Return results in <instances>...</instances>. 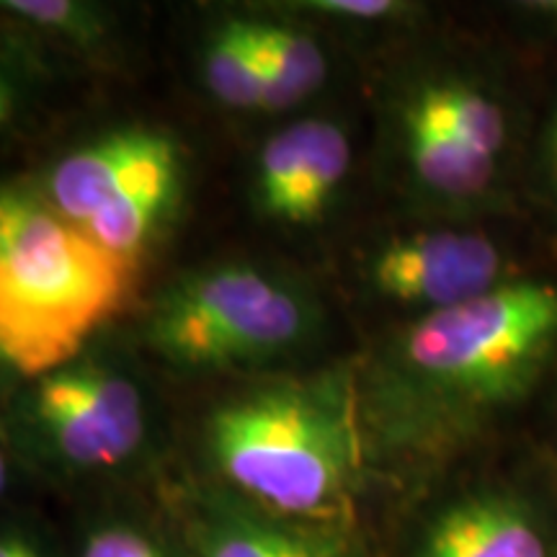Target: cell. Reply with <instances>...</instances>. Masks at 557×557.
Returning a JSON list of instances; mask_svg holds the SVG:
<instances>
[{"mask_svg": "<svg viewBox=\"0 0 557 557\" xmlns=\"http://www.w3.org/2000/svg\"><path fill=\"white\" fill-rule=\"evenodd\" d=\"M220 475L274 517L323 524L344 508L359 431L344 382H284L222 406L207 429Z\"/></svg>", "mask_w": 557, "mask_h": 557, "instance_id": "cell-2", "label": "cell"}, {"mask_svg": "<svg viewBox=\"0 0 557 557\" xmlns=\"http://www.w3.org/2000/svg\"><path fill=\"white\" fill-rule=\"evenodd\" d=\"M416 99L480 156L498 158L506 143V120L498 103L487 99L483 90L468 83L442 81L423 86Z\"/></svg>", "mask_w": 557, "mask_h": 557, "instance_id": "cell-14", "label": "cell"}, {"mask_svg": "<svg viewBox=\"0 0 557 557\" xmlns=\"http://www.w3.org/2000/svg\"><path fill=\"white\" fill-rule=\"evenodd\" d=\"M312 129H315V120L295 122L263 145L259 171H256V197L269 218H282V209L295 189L305 156H308Z\"/></svg>", "mask_w": 557, "mask_h": 557, "instance_id": "cell-15", "label": "cell"}, {"mask_svg": "<svg viewBox=\"0 0 557 557\" xmlns=\"http://www.w3.org/2000/svg\"><path fill=\"white\" fill-rule=\"evenodd\" d=\"M81 557H169L139 529L124 524L99 527L83 542Z\"/></svg>", "mask_w": 557, "mask_h": 557, "instance_id": "cell-17", "label": "cell"}, {"mask_svg": "<svg viewBox=\"0 0 557 557\" xmlns=\"http://www.w3.org/2000/svg\"><path fill=\"white\" fill-rule=\"evenodd\" d=\"M178 176L181 152L169 135L122 129L62 158L47 178L45 199L62 218L86 227L158 181Z\"/></svg>", "mask_w": 557, "mask_h": 557, "instance_id": "cell-7", "label": "cell"}, {"mask_svg": "<svg viewBox=\"0 0 557 557\" xmlns=\"http://www.w3.org/2000/svg\"><path fill=\"white\" fill-rule=\"evenodd\" d=\"M403 127H406L410 165L431 191L442 197L468 199L493 181L496 160L480 156L468 143H462L416 96L403 111Z\"/></svg>", "mask_w": 557, "mask_h": 557, "instance_id": "cell-9", "label": "cell"}, {"mask_svg": "<svg viewBox=\"0 0 557 557\" xmlns=\"http://www.w3.org/2000/svg\"><path fill=\"white\" fill-rule=\"evenodd\" d=\"M11 372H13V367L9 364V359H5V354L0 351V387H3V382H5V377H9Z\"/></svg>", "mask_w": 557, "mask_h": 557, "instance_id": "cell-23", "label": "cell"}, {"mask_svg": "<svg viewBox=\"0 0 557 557\" xmlns=\"http://www.w3.org/2000/svg\"><path fill=\"white\" fill-rule=\"evenodd\" d=\"M312 329L308 299L253 267H218L160 297L148 341L191 369H225L287 354Z\"/></svg>", "mask_w": 557, "mask_h": 557, "instance_id": "cell-4", "label": "cell"}, {"mask_svg": "<svg viewBox=\"0 0 557 557\" xmlns=\"http://www.w3.org/2000/svg\"><path fill=\"white\" fill-rule=\"evenodd\" d=\"M205 78L214 99L233 109H261L259 21H227L212 34L205 54Z\"/></svg>", "mask_w": 557, "mask_h": 557, "instance_id": "cell-12", "label": "cell"}, {"mask_svg": "<svg viewBox=\"0 0 557 557\" xmlns=\"http://www.w3.org/2000/svg\"><path fill=\"white\" fill-rule=\"evenodd\" d=\"M547 156H549V163H553V171L557 176V111L553 116V127H549V135H547Z\"/></svg>", "mask_w": 557, "mask_h": 557, "instance_id": "cell-22", "label": "cell"}, {"mask_svg": "<svg viewBox=\"0 0 557 557\" xmlns=\"http://www.w3.org/2000/svg\"><path fill=\"white\" fill-rule=\"evenodd\" d=\"M261 109L284 111L323 86L329 75L323 47L310 34L282 24H261Z\"/></svg>", "mask_w": 557, "mask_h": 557, "instance_id": "cell-11", "label": "cell"}, {"mask_svg": "<svg viewBox=\"0 0 557 557\" xmlns=\"http://www.w3.org/2000/svg\"><path fill=\"white\" fill-rule=\"evenodd\" d=\"M504 256L483 233L434 230L387 243L372 261V282L400 305L429 312L455 308L496 289Z\"/></svg>", "mask_w": 557, "mask_h": 557, "instance_id": "cell-6", "label": "cell"}, {"mask_svg": "<svg viewBox=\"0 0 557 557\" xmlns=\"http://www.w3.org/2000/svg\"><path fill=\"white\" fill-rule=\"evenodd\" d=\"M348 165H351V145H348L346 132L333 122L315 120L302 171L278 220L302 225L320 218L323 209L331 205L333 194L344 184Z\"/></svg>", "mask_w": 557, "mask_h": 557, "instance_id": "cell-13", "label": "cell"}, {"mask_svg": "<svg viewBox=\"0 0 557 557\" xmlns=\"http://www.w3.org/2000/svg\"><path fill=\"white\" fill-rule=\"evenodd\" d=\"M555 344V284L504 282L410 325L398 374L410 395L442 410L493 406L524 389Z\"/></svg>", "mask_w": 557, "mask_h": 557, "instance_id": "cell-3", "label": "cell"}, {"mask_svg": "<svg viewBox=\"0 0 557 557\" xmlns=\"http://www.w3.org/2000/svg\"><path fill=\"white\" fill-rule=\"evenodd\" d=\"M0 557H47V553L32 534L18 532V529H3L0 532Z\"/></svg>", "mask_w": 557, "mask_h": 557, "instance_id": "cell-19", "label": "cell"}, {"mask_svg": "<svg viewBox=\"0 0 557 557\" xmlns=\"http://www.w3.org/2000/svg\"><path fill=\"white\" fill-rule=\"evenodd\" d=\"M416 557H549L537 521L517 500H462L431 524Z\"/></svg>", "mask_w": 557, "mask_h": 557, "instance_id": "cell-8", "label": "cell"}, {"mask_svg": "<svg viewBox=\"0 0 557 557\" xmlns=\"http://www.w3.org/2000/svg\"><path fill=\"white\" fill-rule=\"evenodd\" d=\"M9 485H11V459L5 455V449L0 447V496L9 491Z\"/></svg>", "mask_w": 557, "mask_h": 557, "instance_id": "cell-21", "label": "cell"}, {"mask_svg": "<svg viewBox=\"0 0 557 557\" xmlns=\"http://www.w3.org/2000/svg\"><path fill=\"white\" fill-rule=\"evenodd\" d=\"M201 557H346L320 527L267 511H220L201 537Z\"/></svg>", "mask_w": 557, "mask_h": 557, "instance_id": "cell-10", "label": "cell"}, {"mask_svg": "<svg viewBox=\"0 0 557 557\" xmlns=\"http://www.w3.org/2000/svg\"><path fill=\"white\" fill-rule=\"evenodd\" d=\"M0 11L11 13L21 21L45 26V29L67 32V34H96V18L81 5L65 3V0H5Z\"/></svg>", "mask_w": 557, "mask_h": 557, "instance_id": "cell-16", "label": "cell"}, {"mask_svg": "<svg viewBox=\"0 0 557 557\" xmlns=\"http://www.w3.org/2000/svg\"><path fill=\"white\" fill-rule=\"evenodd\" d=\"M534 9H540L542 13H549V16H557V3H537Z\"/></svg>", "mask_w": 557, "mask_h": 557, "instance_id": "cell-24", "label": "cell"}, {"mask_svg": "<svg viewBox=\"0 0 557 557\" xmlns=\"http://www.w3.org/2000/svg\"><path fill=\"white\" fill-rule=\"evenodd\" d=\"M305 9H315L320 13H329V16L377 21L395 16L406 5L395 3V0H310V3H305Z\"/></svg>", "mask_w": 557, "mask_h": 557, "instance_id": "cell-18", "label": "cell"}, {"mask_svg": "<svg viewBox=\"0 0 557 557\" xmlns=\"http://www.w3.org/2000/svg\"><path fill=\"white\" fill-rule=\"evenodd\" d=\"M11 114H13V94L9 83L0 78V127L11 120Z\"/></svg>", "mask_w": 557, "mask_h": 557, "instance_id": "cell-20", "label": "cell"}, {"mask_svg": "<svg viewBox=\"0 0 557 557\" xmlns=\"http://www.w3.org/2000/svg\"><path fill=\"white\" fill-rule=\"evenodd\" d=\"M132 269L41 194L0 186V351L13 372L70 364L122 308Z\"/></svg>", "mask_w": 557, "mask_h": 557, "instance_id": "cell-1", "label": "cell"}, {"mask_svg": "<svg viewBox=\"0 0 557 557\" xmlns=\"http://www.w3.org/2000/svg\"><path fill=\"white\" fill-rule=\"evenodd\" d=\"M21 426L37 455L65 472H111L143 449L148 434L139 387L114 367L83 361L34 380Z\"/></svg>", "mask_w": 557, "mask_h": 557, "instance_id": "cell-5", "label": "cell"}]
</instances>
